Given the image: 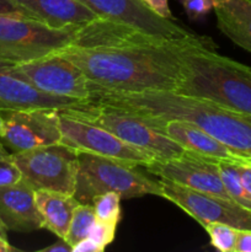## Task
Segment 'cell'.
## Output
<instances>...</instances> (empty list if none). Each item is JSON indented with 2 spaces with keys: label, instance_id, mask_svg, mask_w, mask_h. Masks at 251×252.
I'll list each match as a JSON object with an SVG mask.
<instances>
[{
  "label": "cell",
  "instance_id": "1f68e13d",
  "mask_svg": "<svg viewBox=\"0 0 251 252\" xmlns=\"http://www.w3.org/2000/svg\"><path fill=\"white\" fill-rule=\"evenodd\" d=\"M0 14H24V12L14 4L12 0H0Z\"/></svg>",
  "mask_w": 251,
  "mask_h": 252
},
{
  "label": "cell",
  "instance_id": "603a6c76",
  "mask_svg": "<svg viewBox=\"0 0 251 252\" xmlns=\"http://www.w3.org/2000/svg\"><path fill=\"white\" fill-rule=\"evenodd\" d=\"M211 239V245L221 252H234L239 229L224 223H208L204 226Z\"/></svg>",
  "mask_w": 251,
  "mask_h": 252
},
{
  "label": "cell",
  "instance_id": "2e32d148",
  "mask_svg": "<svg viewBox=\"0 0 251 252\" xmlns=\"http://www.w3.org/2000/svg\"><path fill=\"white\" fill-rule=\"evenodd\" d=\"M145 122V121H144ZM172 140L179 143L184 149L196 154L204 155L220 161L234 162L238 165H251V160L236 154L226 145L196 125L186 121H167V122H147Z\"/></svg>",
  "mask_w": 251,
  "mask_h": 252
},
{
  "label": "cell",
  "instance_id": "d590c367",
  "mask_svg": "<svg viewBox=\"0 0 251 252\" xmlns=\"http://www.w3.org/2000/svg\"><path fill=\"white\" fill-rule=\"evenodd\" d=\"M250 1H251V0H250Z\"/></svg>",
  "mask_w": 251,
  "mask_h": 252
},
{
  "label": "cell",
  "instance_id": "6da1fadb",
  "mask_svg": "<svg viewBox=\"0 0 251 252\" xmlns=\"http://www.w3.org/2000/svg\"><path fill=\"white\" fill-rule=\"evenodd\" d=\"M216 49L206 36L112 47L69 46L58 52L78 65L90 84L123 93L176 91L186 54L193 48Z\"/></svg>",
  "mask_w": 251,
  "mask_h": 252
},
{
  "label": "cell",
  "instance_id": "d6a6232c",
  "mask_svg": "<svg viewBox=\"0 0 251 252\" xmlns=\"http://www.w3.org/2000/svg\"><path fill=\"white\" fill-rule=\"evenodd\" d=\"M16 251V249L12 248L9 244L6 238V233L2 230H0V252H11Z\"/></svg>",
  "mask_w": 251,
  "mask_h": 252
},
{
  "label": "cell",
  "instance_id": "e0dca14e",
  "mask_svg": "<svg viewBox=\"0 0 251 252\" xmlns=\"http://www.w3.org/2000/svg\"><path fill=\"white\" fill-rule=\"evenodd\" d=\"M25 15L56 29L84 26L98 17L79 0H12Z\"/></svg>",
  "mask_w": 251,
  "mask_h": 252
},
{
  "label": "cell",
  "instance_id": "ba28073f",
  "mask_svg": "<svg viewBox=\"0 0 251 252\" xmlns=\"http://www.w3.org/2000/svg\"><path fill=\"white\" fill-rule=\"evenodd\" d=\"M59 116L62 132L61 144L66 145L75 152L101 155L135 167H145L157 159L147 150L128 144L103 128L70 117L61 110Z\"/></svg>",
  "mask_w": 251,
  "mask_h": 252
},
{
  "label": "cell",
  "instance_id": "5bb4252c",
  "mask_svg": "<svg viewBox=\"0 0 251 252\" xmlns=\"http://www.w3.org/2000/svg\"><path fill=\"white\" fill-rule=\"evenodd\" d=\"M88 101L49 95L34 88L15 71L14 64L0 59V112L33 108H81Z\"/></svg>",
  "mask_w": 251,
  "mask_h": 252
},
{
  "label": "cell",
  "instance_id": "5b68a950",
  "mask_svg": "<svg viewBox=\"0 0 251 252\" xmlns=\"http://www.w3.org/2000/svg\"><path fill=\"white\" fill-rule=\"evenodd\" d=\"M79 27L56 29L24 14H0V59L21 64L58 53L75 42Z\"/></svg>",
  "mask_w": 251,
  "mask_h": 252
},
{
  "label": "cell",
  "instance_id": "836d02e7",
  "mask_svg": "<svg viewBox=\"0 0 251 252\" xmlns=\"http://www.w3.org/2000/svg\"><path fill=\"white\" fill-rule=\"evenodd\" d=\"M2 129H4V120H2L1 113H0V135H1Z\"/></svg>",
  "mask_w": 251,
  "mask_h": 252
},
{
  "label": "cell",
  "instance_id": "9a60e30c",
  "mask_svg": "<svg viewBox=\"0 0 251 252\" xmlns=\"http://www.w3.org/2000/svg\"><path fill=\"white\" fill-rule=\"evenodd\" d=\"M0 223L6 231L15 233L43 229L34 189L24 179L0 186Z\"/></svg>",
  "mask_w": 251,
  "mask_h": 252
},
{
  "label": "cell",
  "instance_id": "ac0fdd59",
  "mask_svg": "<svg viewBox=\"0 0 251 252\" xmlns=\"http://www.w3.org/2000/svg\"><path fill=\"white\" fill-rule=\"evenodd\" d=\"M218 29L251 53V1L250 0H214Z\"/></svg>",
  "mask_w": 251,
  "mask_h": 252
},
{
  "label": "cell",
  "instance_id": "9c48e42d",
  "mask_svg": "<svg viewBox=\"0 0 251 252\" xmlns=\"http://www.w3.org/2000/svg\"><path fill=\"white\" fill-rule=\"evenodd\" d=\"M14 69L22 79L49 95L83 101L90 98V81L84 71L59 53L14 64Z\"/></svg>",
  "mask_w": 251,
  "mask_h": 252
},
{
  "label": "cell",
  "instance_id": "4dcf8cb0",
  "mask_svg": "<svg viewBox=\"0 0 251 252\" xmlns=\"http://www.w3.org/2000/svg\"><path fill=\"white\" fill-rule=\"evenodd\" d=\"M239 172H240L241 182L251 194V165H238Z\"/></svg>",
  "mask_w": 251,
  "mask_h": 252
},
{
  "label": "cell",
  "instance_id": "d4e9b609",
  "mask_svg": "<svg viewBox=\"0 0 251 252\" xmlns=\"http://www.w3.org/2000/svg\"><path fill=\"white\" fill-rule=\"evenodd\" d=\"M116 229H117V225H115V224L105 223V221H101L96 219L93 228H91L90 234H89V238L93 239V240L105 251V249L107 248V246L112 243L113 239H115Z\"/></svg>",
  "mask_w": 251,
  "mask_h": 252
},
{
  "label": "cell",
  "instance_id": "30bf717a",
  "mask_svg": "<svg viewBox=\"0 0 251 252\" xmlns=\"http://www.w3.org/2000/svg\"><path fill=\"white\" fill-rule=\"evenodd\" d=\"M161 186V197L172 202L185 213L196 219L202 226L208 223H224L233 228L251 230V211L243 208L235 202L196 191L165 179L157 180Z\"/></svg>",
  "mask_w": 251,
  "mask_h": 252
},
{
  "label": "cell",
  "instance_id": "4fadbf2b",
  "mask_svg": "<svg viewBox=\"0 0 251 252\" xmlns=\"http://www.w3.org/2000/svg\"><path fill=\"white\" fill-rule=\"evenodd\" d=\"M98 17L127 25L145 33L167 39L192 38L199 34L177 25L174 20L157 16L142 0H79Z\"/></svg>",
  "mask_w": 251,
  "mask_h": 252
},
{
  "label": "cell",
  "instance_id": "4316f807",
  "mask_svg": "<svg viewBox=\"0 0 251 252\" xmlns=\"http://www.w3.org/2000/svg\"><path fill=\"white\" fill-rule=\"evenodd\" d=\"M149 10H152L157 16L166 20H174L167 0H142Z\"/></svg>",
  "mask_w": 251,
  "mask_h": 252
},
{
  "label": "cell",
  "instance_id": "f1b7e54d",
  "mask_svg": "<svg viewBox=\"0 0 251 252\" xmlns=\"http://www.w3.org/2000/svg\"><path fill=\"white\" fill-rule=\"evenodd\" d=\"M103 250L88 236V238L83 239L79 241L75 246H73V252H102Z\"/></svg>",
  "mask_w": 251,
  "mask_h": 252
},
{
  "label": "cell",
  "instance_id": "8992f818",
  "mask_svg": "<svg viewBox=\"0 0 251 252\" xmlns=\"http://www.w3.org/2000/svg\"><path fill=\"white\" fill-rule=\"evenodd\" d=\"M61 111L76 120L103 128L128 144L147 150L157 159H175L186 152L179 143L128 112L101 107L90 101L81 108H66Z\"/></svg>",
  "mask_w": 251,
  "mask_h": 252
},
{
  "label": "cell",
  "instance_id": "d6986e66",
  "mask_svg": "<svg viewBox=\"0 0 251 252\" xmlns=\"http://www.w3.org/2000/svg\"><path fill=\"white\" fill-rule=\"evenodd\" d=\"M34 196L43 219V229L65 240L73 212L80 202L73 194L51 189H37Z\"/></svg>",
  "mask_w": 251,
  "mask_h": 252
},
{
  "label": "cell",
  "instance_id": "8fae6325",
  "mask_svg": "<svg viewBox=\"0 0 251 252\" xmlns=\"http://www.w3.org/2000/svg\"><path fill=\"white\" fill-rule=\"evenodd\" d=\"M0 113L4 120L0 139L12 154L61 143L59 110L33 108Z\"/></svg>",
  "mask_w": 251,
  "mask_h": 252
},
{
  "label": "cell",
  "instance_id": "277c9868",
  "mask_svg": "<svg viewBox=\"0 0 251 252\" xmlns=\"http://www.w3.org/2000/svg\"><path fill=\"white\" fill-rule=\"evenodd\" d=\"M78 153V175L74 197L80 203L91 204L95 196L105 192H116L122 199L147 194L161 197L159 181L149 179L125 162L91 154Z\"/></svg>",
  "mask_w": 251,
  "mask_h": 252
},
{
  "label": "cell",
  "instance_id": "484cf974",
  "mask_svg": "<svg viewBox=\"0 0 251 252\" xmlns=\"http://www.w3.org/2000/svg\"><path fill=\"white\" fill-rule=\"evenodd\" d=\"M191 21L203 20L214 6V0H180Z\"/></svg>",
  "mask_w": 251,
  "mask_h": 252
},
{
  "label": "cell",
  "instance_id": "7c38bea8",
  "mask_svg": "<svg viewBox=\"0 0 251 252\" xmlns=\"http://www.w3.org/2000/svg\"><path fill=\"white\" fill-rule=\"evenodd\" d=\"M144 169L159 179L234 202L221 181L218 160L212 158L186 150L175 159H155Z\"/></svg>",
  "mask_w": 251,
  "mask_h": 252
},
{
  "label": "cell",
  "instance_id": "7a4b0ae2",
  "mask_svg": "<svg viewBox=\"0 0 251 252\" xmlns=\"http://www.w3.org/2000/svg\"><path fill=\"white\" fill-rule=\"evenodd\" d=\"M91 103L123 111L145 122L186 121L211 134L236 154L251 160V115L175 91L123 93L90 84Z\"/></svg>",
  "mask_w": 251,
  "mask_h": 252
},
{
  "label": "cell",
  "instance_id": "e575fe53",
  "mask_svg": "<svg viewBox=\"0 0 251 252\" xmlns=\"http://www.w3.org/2000/svg\"><path fill=\"white\" fill-rule=\"evenodd\" d=\"M0 230H2V231H5V233H6V229H5L4 226H2L1 223H0Z\"/></svg>",
  "mask_w": 251,
  "mask_h": 252
},
{
  "label": "cell",
  "instance_id": "f546056e",
  "mask_svg": "<svg viewBox=\"0 0 251 252\" xmlns=\"http://www.w3.org/2000/svg\"><path fill=\"white\" fill-rule=\"evenodd\" d=\"M42 252H73V248L64 239H59V241L52 244V245L43 248Z\"/></svg>",
  "mask_w": 251,
  "mask_h": 252
},
{
  "label": "cell",
  "instance_id": "83f0119b",
  "mask_svg": "<svg viewBox=\"0 0 251 252\" xmlns=\"http://www.w3.org/2000/svg\"><path fill=\"white\" fill-rule=\"evenodd\" d=\"M234 252H251V230L243 229L238 230Z\"/></svg>",
  "mask_w": 251,
  "mask_h": 252
},
{
  "label": "cell",
  "instance_id": "44dd1931",
  "mask_svg": "<svg viewBox=\"0 0 251 252\" xmlns=\"http://www.w3.org/2000/svg\"><path fill=\"white\" fill-rule=\"evenodd\" d=\"M95 221L96 216L93 204L79 203V206L74 209L68 234L65 236L69 245L73 248L79 241L88 238Z\"/></svg>",
  "mask_w": 251,
  "mask_h": 252
},
{
  "label": "cell",
  "instance_id": "3957f363",
  "mask_svg": "<svg viewBox=\"0 0 251 252\" xmlns=\"http://www.w3.org/2000/svg\"><path fill=\"white\" fill-rule=\"evenodd\" d=\"M175 93L212 101L251 115V68L198 47L186 54Z\"/></svg>",
  "mask_w": 251,
  "mask_h": 252
},
{
  "label": "cell",
  "instance_id": "52a82bcc",
  "mask_svg": "<svg viewBox=\"0 0 251 252\" xmlns=\"http://www.w3.org/2000/svg\"><path fill=\"white\" fill-rule=\"evenodd\" d=\"M14 160L22 179L34 189L73 194L78 175V153L63 144L15 153Z\"/></svg>",
  "mask_w": 251,
  "mask_h": 252
},
{
  "label": "cell",
  "instance_id": "cb8c5ba5",
  "mask_svg": "<svg viewBox=\"0 0 251 252\" xmlns=\"http://www.w3.org/2000/svg\"><path fill=\"white\" fill-rule=\"evenodd\" d=\"M21 179V171L15 162L14 155L7 152V148L0 139V186L14 184Z\"/></svg>",
  "mask_w": 251,
  "mask_h": 252
},
{
  "label": "cell",
  "instance_id": "7402d4cb",
  "mask_svg": "<svg viewBox=\"0 0 251 252\" xmlns=\"http://www.w3.org/2000/svg\"><path fill=\"white\" fill-rule=\"evenodd\" d=\"M121 196L116 192H105L95 196L91 204L97 220L117 225L121 219Z\"/></svg>",
  "mask_w": 251,
  "mask_h": 252
},
{
  "label": "cell",
  "instance_id": "ffe728a7",
  "mask_svg": "<svg viewBox=\"0 0 251 252\" xmlns=\"http://www.w3.org/2000/svg\"><path fill=\"white\" fill-rule=\"evenodd\" d=\"M218 166L221 181L228 193L230 194L231 199L243 208L251 211V194L241 182L238 164L218 160Z\"/></svg>",
  "mask_w": 251,
  "mask_h": 252
}]
</instances>
